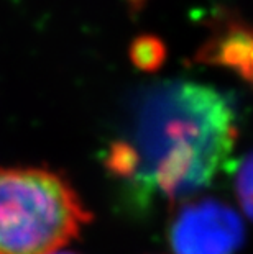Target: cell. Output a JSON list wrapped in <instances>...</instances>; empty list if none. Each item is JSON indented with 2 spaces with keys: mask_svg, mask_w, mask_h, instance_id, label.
<instances>
[{
  "mask_svg": "<svg viewBox=\"0 0 253 254\" xmlns=\"http://www.w3.org/2000/svg\"><path fill=\"white\" fill-rule=\"evenodd\" d=\"M237 143L235 112L212 87L165 80L133 102L125 136L109 144L105 171L142 205L187 200L206 189Z\"/></svg>",
  "mask_w": 253,
  "mask_h": 254,
  "instance_id": "obj_1",
  "label": "cell"
},
{
  "mask_svg": "<svg viewBox=\"0 0 253 254\" xmlns=\"http://www.w3.org/2000/svg\"><path fill=\"white\" fill-rule=\"evenodd\" d=\"M166 46L155 35H142L130 45V61L145 72H155L163 66Z\"/></svg>",
  "mask_w": 253,
  "mask_h": 254,
  "instance_id": "obj_5",
  "label": "cell"
},
{
  "mask_svg": "<svg viewBox=\"0 0 253 254\" xmlns=\"http://www.w3.org/2000/svg\"><path fill=\"white\" fill-rule=\"evenodd\" d=\"M128 3H130V7L133 10H138V8H142V5L145 3V0H128Z\"/></svg>",
  "mask_w": 253,
  "mask_h": 254,
  "instance_id": "obj_7",
  "label": "cell"
},
{
  "mask_svg": "<svg viewBox=\"0 0 253 254\" xmlns=\"http://www.w3.org/2000/svg\"><path fill=\"white\" fill-rule=\"evenodd\" d=\"M235 192L242 210L253 220V153L245 156L237 167Z\"/></svg>",
  "mask_w": 253,
  "mask_h": 254,
  "instance_id": "obj_6",
  "label": "cell"
},
{
  "mask_svg": "<svg viewBox=\"0 0 253 254\" xmlns=\"http://www.w3.org/2000/svg\"><path fill=\"white\" fill-rule=\"evenodd\" d=\"M92 215L63 172L0 166V254H55Z\"/></svg>",
  "mask_w": 253,
  "mask_h": 254,
  "instance_id": "obj_2",
  "label": "cell"
},
{
  "mask_svg": "<svg viewBox=\"0 0 253 254\" xmlns=\"http://www.w3.org/2000/svg\"><path fill=\"white\" fill-rule=\"evenodd\" d=\"M244 240L240 217L232 207L215 198L182 203L169 225L174 254H235Z\"/></svg>",
  "mask_w": 253,
  "mask_h": 254,
  "instance_id": "obj_3",
  "label": "cell"
},
{
  "mask_svg": "<svg viewBox=\"0 0 253 254\" xmlns=\"http://www.w3.org/2000/svg\"><path fill=\"white\" fill-rule=\"evenodd\" d=\"M196 61L232 69L245 80L253 75V26L242 20H222L199 48Z\"/></svg>",
  "mask_w": 253,
  "mask_h": 254,
  "instance_id": "obj_4",
  "label": "cell"
},
{
  "mask_svg": "<svg viewBox=\"0 0 253 254\" xmlns=\"http://www.w3.org/2000/svg\"><path fill=\"white\" fill-rule=\"evenodd\" d=\"M55 254H76V253H69V251H58Z\"/></svg>",
  "mask_w": 253,
  "mask_h": 254,
  "instance_id": "obj_8",
  "label": "cell"
}]
</instances>
